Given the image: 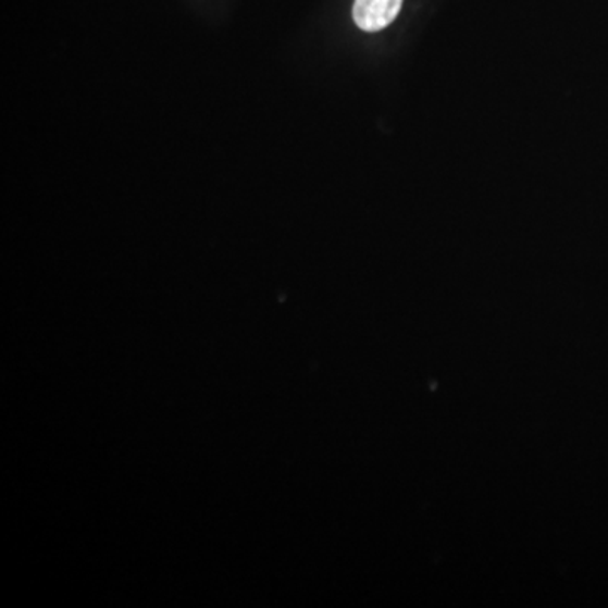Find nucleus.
Returning <instances> with one entry per match:
<instances>
[{"mask_svg": "<svg viewBox=\"0 0 608 608\" xmlns=\"http://www.w3.org/2000/svg\"><path fill=\"white\" fill-rule=\"evenodd\" d=\"M402 0H356L353 21L367 33L389 26L401 11Z\"/></svg>", "mask_w": 608, "mask_h": 608, "instance_id": "f257e3e1", "label": "nucleus"}]
</instances>
